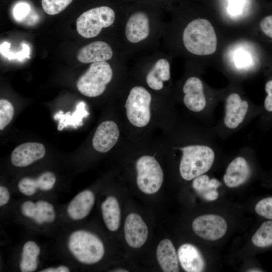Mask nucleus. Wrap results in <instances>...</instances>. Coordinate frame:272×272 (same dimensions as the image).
I'll return each mask as SVG.
<instances>
[{
	"instance_id": "nucleus-11",
	"label": "nucleus",
	"mask_w": 272,
	"mask_h": 272,
	"mask_svg": "<svg viewBox=\"0 0 272 272\" xmlns=\"http://www.w3.org/2000/svg\"><path fill=\"white\" fill-rule=\"evenodd\" d=\"M119 137L118 126L114 121L106 120L97 127L92 139L94 149L100 153H106L116 144Z\"/></svg>"
},
{
	"instance_id": "nucleus-28",
	"label": "nucleus",
	"mask_w": 272,
	"mask_h": 272,
	"mask_svg": "<svg viewBox=\"0 0 272 272\" xmlns=\"http://www.w3.org/2000/svg\"><path fill=\"white\" fill-rule=\"evenodd\" d=\"M35 186L42 190L51 189L56 182V177L51 172L47 171L42 173L36 179H34Z\"/></svg>"
},
{
	"instance_id": "nucleus-14",
	"label": "nucleus",
	"mask_w": 272,
	"mask_h": 272,
	"mask_svg": "<svg viewBox=\"0 0 272 272\" xmlns=\"http://www.w3.org/2000/svg\"><path fill=\"white\" fill-rule=\"evenodd\" d=\"M250 173V167L246 160L242 157H237L228 165L223 180L228 187H236L244 183Z\"/></svg>"
},
{
	"instance_id": "nucleus-42",
	"label": "nucleus",
	"mask_w": 272,
	"mask_h": 272,
	"mask_svg": "<svg viewBox=\"0 0 272 272\" xmlns=\"http://www.w3.org/2000/svg\"><path fill=\"white\" fill-rule=\"evenodd\" d=\"M114 271H128V270L123 269H118L114 270Z\"/></svg>"
},
{
	"instance_id": "nucleus-10",
	"label": "nucleus",
	"mask_w": 272,
	"mask_h": 272,
	"mask_svg": "<svg viewBox=\"0 0 272 272\" xmlns=\"http://www.w3.org/2000/svg\"><path fill=\"white\" fill-rule=\"evenodd\" d=\"M125 240L129 246L140 248L146 242L148 236L147 226L141 216L131 213L126 218L124 225Z\"/></svg>"
},
{
	"instance_id": "nucleus-4",
	"label": "nucleus",
	"mask_w": 272,
	"mask_h": 272,
	"mask_svg": "<svg viewBox=\"0 0 272 272\" xmlns=\"http://www.w3.org/2000/svg\"><path fill=\"white\" fill-rule=\"evenodd\" d=\"M111 66L106 61L93 62L78 80L77 88L84 96L95 97L102 94L112 78Z\"/></svg>"
},
{
	"instance_id": "nucleus-24",
	"label": "nucleus",
	"mask_w": 272,
	"mask_h": 272,
	"mask_svg": "<svg viewBox=\"0 0 272 272\" xmlns=\"http://www.w3.org/2000/svg\"><path fill=\"white\" fill-rule=\"evenodd\" d=\"M85 106L84 102H81L78 103L75 111L72 114L70 112L65 114H63L62 111L57 113L54 118L56 120L59 119L58 130H61L68 125H72L76 128L82 125L83 118L88 114V111L85 109Z\"/></svg>"
},
{
	"instance_id": "nucleus-25",
	"label": "nucleus",
	"mask_w": 272,
	"mask_h": 272,
	"mask_svg": "<svg viewBox=\"0 0 272 272\" xmlns=\"http://www.w3.org/2000/svg\"><path fill=\"white\" fill-rule=\"evenodd\" d=\"M37 212L32 219L36 223L41 224L44 222L51 223L54 221L55 214L53 206L48 202L39 200L36 202Z\"/></svg>"
},
{
	"instance_id": "nucleus-1",
	"label": "nucleus",
	"mask_w": 272,
	"mask_h": 272,
	"mask_svg": "<svg viewBox=\"0 0 272 272\" xmlns=\"http://www.w3.org/2000/svg\"><path fill=\"white\" fill-rule=\"evenodd\" d=\"M183 41L188 51L198 55L211 54L217 48L214 29L205 19H195L187 25L183 32Z\"/></svg>"
},
{
	"instance_id": "nucleus-39",
	"label": "nucleus",
	"mask_w": 272,
	"mask_h": 272,
	"mask_svg": "<svg viewBox=\"0 0 272 272\" xmlns=\"http://www.w3.org/2000/svg\"><path fill=\"white\" fill-rule=\"evenodd\" d=\"M70 270L69 267L64 265H60L57 267H49L41 270V272H69Z\"/></svg>"
},
{
	"instance_id": "nucleus-27",
	"label": "nucleus",
	"mask_w": 272,
	"mask_h": 272,
	"mask_svg": "<svg viewBox=\"0 0 272 272\" xmlns=\"http://www.w3.org/2000/svg\"><path fill=\"white\" fill-rule=\"evenodd\" d=\"M14 109L12 103L4 99L0 100V129L3 130L12 121Z\"/></svg>"
},
{
	"instance_id": "nucleus-33",
	"label": "nucleus",
	"mask_w": 272,
	"mask_h": 272,
	"mask_svg": "<svg viewBox=\"0 0 272 272\" xmlns=\"http://www.w3.org/2000/svg\"><path fill=\"white\" fill-rule=\"evenodd\" d=\"M21 211L24 216L33 219L37 212L36 203L32 201H26L22 205Z\"/></svg>"
},
{
	"instance_id": "nucleus-13",
	"label": "nucleus",
	"mask_w": 272,
	"mask_h": 272,
	"mask_svg": "<svg viewBox=\"0 0 272 272\" xmlns=\"http://www.w3.org/2000/svg\"><path fill=\"white\" fill-rule=\"evenodd\" d=\"M183 92V102L186 107L193 112H200L206 106V99L203 92V84L197 77H190L185 82Z\"/></svg>"
},
{
	"instance_id": "nucleus-36",
	"label": "nucleus",
	"mask_w": 272,
	"mask_h": 272,
	"mask_svg": "<svg viewBox=\"0 0 272 272\" xmlns=\"http://www.w3.org/2000/svg\"><path fill=\"white\" fill-rule=\"evenodd\" d=\"M265 90L267 95L264 99V108L267 111L272 112V80L267 82Z\"/></svg>"
},
{
	"instance_id": "nucleus-23",
	"label": "nucleus",
	"mask_w": 272,
	"mask_h": 272,
	"mask_svg": "<svg viewBox=\"0 0 272 272\" xmlns=\"http://www.w3.org/2000/svg\"><path fill=\"white\" fill-rule=\"evenodd\" d=\"M40 248L33 241H28L24 245L20 267L23 272H32L35 270L38 264V257Z\"/></svg>"
},
{
	"instance_id": "nucleus-21",
	"label": "nucleus",
	"mask_w": 272,
	"mask_h": 272,
	"mask_svg": "<svg viewBox=\"0 0 272 272\" xmlns=\"http://www.w3.org/2000/svg\"><path fill=\"white\" fill-rule=\"evenodd\" d=\"M221 184L217 179H210L207 175L203 174L193 179L192 187L203 199L214 201L218 197L217 189Z\"/></svg>"
},
{
	"instance_id": "nucleus-7",
	"label": "nucleus",
	"mask_w": 272,
	"mask_h": 272,
	"mask_svg": "<svg viewBox=\"0 0 272 272\" xmlns=\"http://www.w3.org/2000/svg\"><path fill=\"white\" fill-rule=\"evenodd\" d=\"M137 183L141 191L152 194L157 192L163 182V172L156 159L151 156H143L135 164Z\"/></svg>"
},
{
	"instance_id": "nucleus-26",
	"label": "nucleus",
	"mask_w": 272,
	"mask_h": 272,
	"mask_svg": "<svg viewBox=\"0 0 272 272\" xmlns=\"http://www.w3.org/2000/svg\"><path fill=\"white\" fill-rule=\"evenodd\" d=\"M73 0H41L42 7L47 14L54 15L63 11Z\"/></svg>"
},
{
	"instance_id": "nucleus-19",
	"label": "nucleus",
	"mask_w": 272,
	"mask_h": 272,
	"mask_svg": "<svg viewBox=\"0 0 272 272\" xmlns=\"http://www.w3.org/2000/svg\"><path fill=\"white\" fill-rule=\"evenodd\" d=\"M156 256L159 264L164 271H179L176 252L170 240L164 239L160 242L157 248Z\"/></svg>"
},
{
	"instance_id": "nucleus-30",
	"label": "nucleus",
	"mask_w": 272,
	"mask_h": 272,
	"mask_svg": "<svg viewBox=\"0 0 272 272\" xmlns=\"http://www.w3.org/2000/svg\"><path fill=\"white\" fill-rule=\"evenodd\" d=\"M18 187L21 193L28 196L34 194L37 190L34 184V178L30 177L21 179L18 183Z\"/></svg>"
},
{
	"instance_id": "nucleus-38",
	"label": "nucleus",
	"mask_w": 272,
	"mask_h": 272,
	"mask_svg": "<svg viewBox=\"0 0 272 272\" xmlns=\"http://www.w3.org/2000/svg\"><path fill=\"white\" fill-rule=\"evenodd\" d=\"M10 46V43L5 42L1 45V53L8 59H15L16 58V54L10 52L9 48Z\"/></svg>"
},
{
	"instance_id": "nucleus-20",
	"label": "nucleus",
	"mask_w": 272,
	"mask_h": 272,
	"mask_svg": "<svg viewBox=\"0 0 272 272\" xmlns=\"http://www.w3.org/2000/svg\"><path fill=\"white\" fill-rule=\"evenodd\" d=\"M170 78V65L165 59H159L148 73L146 81L152 89L160 90L163 87V82Z\"/></svg>"
},
{
	"instance_id": "nucleus-32",
	"label": "nucleus",
	"mask_w": 272,
	"mask_h": 272,
	"mask_svg": "<svg viewBox=\"0 0 272 272\" xmlns=\"http://www.w3.org/2000/svg\"><path fill=\"white\" fill-rule=\"evenodd\" d=\"M30 8L25 3L18 4L14 9V16L17 20H22L28 14Z\"/></svg>"
},
{
	"instance_id": "nucleus-18",
	"label": "nucleus",
	"mask_w": 272,
	"mask_h": 272,
	"mask_svg": "<svg viewBox=\"0 0 272 272\" xmlns=\"http://www.w3.org/2000/svg\"><path fill=\"white\" fill-rule=\"evenodd\" d=\"M95 202V195L90 190H85L78 193L69 203L67 213L70 218L79 220L87 217Z\"/></svg>"
},
{
	"instance_id": "nucleus-41",
	"label": "nucleus",
	"mask_w": 272,
	"mask_h": 272,
	"mask_svg": "<svg viewBox=\"0 0 272 272\" xmlns=\"http://www.w3.org/2000/svg\"><path fill=\"white\" fill-rule=\"evenodd\" d=\"M247 271H262L261 269L258 268H253L249 269V270H247Z\"/></svg>"
},
{
	"instance_id": "nucleus-17",
	"label": "nucleus",
	"mask_w": 272,
	"mask_h": 272,
	"mask_svg": "<svg viewBox=\"0 0 272 272\" xmlns=\"http://www.w3.org/2000/svg\"><path fill=\"white\" fill-rule=\"evenodd\" d=\"M149 21L146 13L138 12L129 18L125 27V35L131 43H138L149 35Z\"/></svg>"
},
{
	"instance_id": "nucleus-35",
	"label": "nucleus",
	"mask_w": 272,
	"mask_h": 272,
	"mask_svg": "<svg viewBox=\"0 0 272 272\" xmlns=\"http://www.w3.org/2000/svg\"><path fill=\"white\" fill-rule=\"evenodd\" d=\"M260 28L264 34L272 38V15L266 16L261 21Z\"/></svg>"
},
{
	"instance_id": "nucleus-5",
	"label": "nucleus",
	"mask_w": 272,
	"mask_h": 272,
	"mask_svg": "<svg viewBox=\"0 0 272 272\" xmlns=\"http://www.w3.org/2000/svg\"><path fill=\"white\" fill-rule=\"evenodd\" d=\"M114 11L107 6L90 9L82 14L77 20L78 33L86 38L97 36L103 28L110 26L115 20Z\"/></svg>"
},
{
	"instance_id": "nucleus-31",
	"label": "nucleus",
	"mask_w": 272,
	"mask_h": 272,
	"mask_svg": "<svg viewBox=\"0 0 272 272\" xmlns=\"http://www.w3.org/2000/svg\"><path fill=\"white\" fill-rule=\"evenodd\" d=\"M234 58L235 63L238 67H248L252 63V59L250 54L243 50L236 51Z\"/></svg>"
},
{
	"instance_id": "nucleus-37",
	"label": "nucleus",
	"mask_w": 272,
	"mask_h": 272,
	"mask_svg": "<svg viewBox=\"0 0 272 272\" xmlns=\"http://www.w3.org/2000/svg\"><path fill=\"white\" fill-rule=\"evenodd\" d=\"M10 194L8 189L1 185L0 186V206L6 205L9 201Z\"/></svg>"
},
{
	"instance_id": "nucleus-12",
	"label": "nucleus",
	"mask_w": 272,
	"mask_h": 272,
	"mask_svg": "<svg viewBox=\"0 0 272 272\" xmlns=\"http://www.w3.org/2000/svg\"><path fill=\"white\" fill-rule=\"evenodd\" d=\"M45 153V148L42 144L35 142L23 143L13 151L11 161L16 167H26L43 158Z\"/></svg>"
},
{
	"instance_id": "nucleus-29",
	"label": "nucleus",
	"mask_w": 272,
	"mask_h": 272,
	"mask_svg": "<svg viewBox=\"0 0 272 272\" xmlns=\"http://www.w3.org/2000/svg\"><path fill=\"white\" fill-rule=\"evenodd\" d=\"M255 211L259 216L272 220V196L259 200L255 206Z\"/></svg>"
},
{
	"instance_id": "nucleus-15",
	"label": "nucleus",
	"mask_w": 272,
	"mask_h": 272,
	"mask_svg": "<svg viewBox=\"0 0 272 272\" xmlns=\"http://www.w3.org/2000/svg\"><path fill=\"white\" fill-rule=\"evenodd\" d=\"M113 55L112 50L107 43L97 41L82 47L77 54L78 60L84 63L106 61Z\"/></svg>"
},
{
	"instance_id": "nucleus-40",
	"label": "nucleus",
	"mask_w": 272,
	"mask_h": 272,
	"mask_svg": "<svg viewBox=\"0 0 272 272\" xmlns=\"http://www.w3.org/2000/svg\"><path fill=\"white\" fill-rule=\"evenodd\" d=\"M23 50L16 54V57L20 60H22L29 55V48L26 44H23Z\"/></svg>"
},
{
	"instance_id": "nucleus-6",
	"label": "nucleus",
	"mask_w": 272,
	"mask_h": 272,
	"mask_svg": "<svg viewBox=\"0 0 272 272\" xmlns=\"http://www.w3.org/2000/svg\"><path fill=\"white\" fill-rule=\"evenodd\" d=\"M151 100L150 93L145 88L136 86L131 89L124 106L127 117L131 124L142 127L149 123Z\"/></svg>"
},
{
	"instance_id": "nucleus-34",
	"label": "nucleus",
	"mask_w": 272,
	"mask_h": 272,
	"mask_svg": "<svg viewBox=\"0 0 272 272\" xmlns=\"http://www.w3.org/2000/svg\"><path fill=\"white\" fill-rule=\"evenodd\" d=\"M244 0H229L228 11L232 16H236L240 14L244 3Z\"/></svg>"
},
{
	"instance_id": "nucleus-3",
	"label": "nucleus",
	"mask_w": 272,
	"mask_h": 272,
	"mask_svg": "<svg viewBox=\"0 0 272 272\" xmlns=\"http://www.w3.org/2000/svg\"><path fill=\"white\" fill-rule=\"evenodd\" d=\"M67 246L77 260L87 264L98 262L103 258L105 252L101 239L95 234L83 230L71 233Z\"/></svg>"
},
{
	"instance_id": "nucleus-9",
	"label": "nucleus",
	"mask_w": 272,
	"mask_h": 272,
	"mask_svg": "<svg viewBox=\"0 0 272 272\" xmlns=\"http://www.w3.org/2000/svg\"><path fill=\"white\" fill-rule=\"evenodd\" d=\"M249 108L246 100L242 99L236 93L229 94L226 99L225 125L229 129H235L244 120Z\"/></svg>"
},
{
	"instance_id": "nucleus-22",
	"label": "nucleus",
	"mask_w": 272,
	"mask_h": 272,
	"mask_svg": "<svg viewBox=\"0 0 272 272\" xmlns=\"http://www.w3.org/2000/svg\"><path fill=\"white\" fill-rule=\"evenodd\" d=\"M101 211L104 222L108 230H117L120 221V209L117 199L112 196L107 197L102 203Z\"/></svg>"
},
{
	"instance_id": "nucleus-2",
	"label": "nucleus",
	"mask_w": 272,
	"mask_h": 272,
	"mask_svg": "<svg viewBox=\"0 0 272 272\" xmlns=\"http://www.w3.org/2000/svg\"><path fill=\"white\" fill-rule=\"evenodd\" d=\"M182 153L179 165L182 178L191 180L208 172L215 158L213 150L206 145H192L180 148Z\"/></svg>"
},
{
	"instance_id": "nucleus-16",
	"label": "nucleus",
	"mask_w": 272,
	"mask_h": 272,
	"mask_svg": "<svg viewBox=\"0 0 272 272\" xmlns=\"http://www.w3.org/2000/svg\"><path fill=\"white\" fill-rule=\"evenodd\" d=\"M178 258L183 269L187 272L202 271L205 267L203 257L194 245L185 243L178 250Z\"/></svg>"
},
{
	"instance_id": "nucleus-8",
	"label": "nucleus",
	"mask_w": 272,
	"mask_h": 272,
	"mask_svg": "<svg viewBox=\"0 0 272 272\" xmlns=\"http://www.w3.org/2000/svg\"><path fill=\"white\" fill-rule=\"evenodd\" d=\"M192 227L194 233L199 237L206 240L215 241L224 236L227 224L221 216L207 214L196 218Z\"/></svg>"
}]
</instances>
